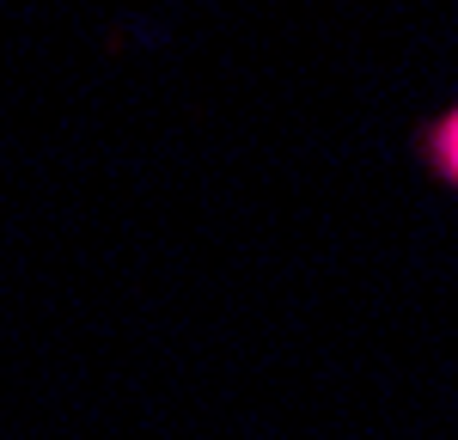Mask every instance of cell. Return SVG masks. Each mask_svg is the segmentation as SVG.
I'll return each instance as SVG.
<instances>
[{"label":"cell","instance_id":"obj_1","mask_svg":"<svg viewBox=\"0 0 458 440\" xmlns=\"http://www.w3.org/2000/svg\"><path fill=\"white\" fill-rule=\"evenodd\" d=\"M416 153H422L428 172H434V183H446L458 196V105H446L440 116H428L422 135H416Z\"/></svg>","mask_w":458,"mask_h":440}]
</instances>
